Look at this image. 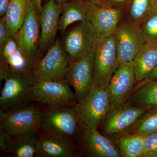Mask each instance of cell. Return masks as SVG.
<instances>
[{
	"instance_id": "1",
	"label": "cell",
	"mask_w": 157,
	"mask_h": 157,
	"mask_svg": "<svg viewBox=\"0 0 157 157\" xmlns=\"http://www.w3.org/2000/svg\"><path fill=\"white\" fill-rule=\"evenodd\" d=\"M75 106H41V130L80 155L78 144L81 129Z\"/></svg>"
},
{
	"instance_id": "2",
	"label": "cell",
	"mask_w": 157,
	"mask_h": 157,
	"mask_svg": "<svg viewBox=\"0 0 157 157\" xmlns=\"http://www.w3.org/2000/svg\"><path fill=\"white\" fill-rule=\"evenodd\" d=\"M36 75L18 73L9 68L0 73L5 80L0 96V111L7 112L25 107L33 102V88Z\"/></svg>"
},
{
	"instance_id": "3",
	"label": "cell",
	"mask_w": 157,
	"mask_h": 157,
	"mask_svg": "<svg viewBox=\"0 0 157 157\" xmlns=\"http://www.w3.org/2000/svg\"><path fill=\"white\" fill-rule=\"evenodd\" d=\"M33 101L42 107L74 106L77 104L74 91L65 80L44 75H36Z\"/></svg>"
},
{
	"instance_id": "4",
	"label": "cell",
	"mask_w": 157,
	"mask_h": 157,
	"mask_svg": "<svg viewBox=\"0 0 157 157\" xmlns=\"http://www.w3.org/2000/svg\"><path fill=\"white\" fill-rule=\"evenodd\" d=\"M119 64L115 35L98 37L94 48L92 86L107 88Z\"/></svg>"
},
{
	"instance_id": "5",
	"label": "cell",
	"mask_w": 157,
	"mask_h": 157,
	"mask_svg": "<svg viewBox=\"0 0 157 157\" xmlns=\"http://www.w3.org/2000/svg\"><path fill=\"white\" fill-rule=\"evenodd\" d=\"M42 112L41 106L34 102L15 110L0 111V127L13 137L38 134Z\"/></svg>"
},
{
	"instance_id": "6",
	"label": "cell",
	"mask_w": 157,
	"mask_h": 157,
	"mask_svg": "<svg viewBox=\"0 0 157 157\" xmlns=\"http://www.w3.org/2000/svg\"><path fill=\"white\" fill-rule=\"evenodd\" d=\"M110 108L108 90L92 86L84 99L75 106L78 118L89 126L98 128Z\"/></svg>"
},
{
	"instance_id": "7",
	"label": "cell",
	"mask_w": 157,
	"mask_h": 157,
	"mask_svg": "<svg viewBox=\"0 0 157 157\" xmlns=\"http://www.w3.org/2000/svg\"><path fill=\"white\" fill-rule=\"evenodd\" d=\"M81 134L78 144L80 155L91 157H122L117 145L98 128L89 126L79 120Z\"/></svg>"
},
{
	"instance_id": "8",
	"label": "cell",
	"mask_w": 157,
	"mask_h": 157,
	"mask_svg": "<svg viewBox=\"0 0 157 157\" xmlns=\"http://www.w3.org/2000/svg\"><path fill=\"white\" fill-rule=\"evenodd\" d=\"M40 36L39 15L32 0H28L25 19L14 36L21 49L35 67L40 59L38 51Z\"/></svg>"
},
{
	"instance_id": "9",
	"label": "cell",
	"mask_w": 157,
	"mask_h": 157,
	"mask_svg": "<svg viewBox=\"0 0 157 157\" xmlns=\"http://www.w3.org/2000/svg\"><path fill=\"white\" fill-rule=\"evenodd\" d=\"M146 110L127 102L110 107L98 129L103 135L115 137L126 132Z\"/></svg>"
},
{
	"instance_id": "10",
	"label": "cell",
	"mask_w": 157,
	"mask_h": 157,
	"mask_svg": "<svg viewBox=\"0 0 157 157\" xmlns=\"http://www.w3.org/2000/svg\"><path fill=\"white\" fill-rule=\"evenodd\" d=\"M94 48L78 58L71 61L65 81L72 86L77 103L81 102L93 84Z\"/></svg>"
},
{
	"instance_id": "11",
	"label": "cell",
	"mask_w": 157,
	"mask_h": 157,
	"mask_svg": "<svg viewBox=\"0 0 157 157\" xmlns=\"http://www.w3.org/2000/svg\"><path fill=\"white\" fill-rule=\"evenodd\" d=\"M114 35L120 63L133 62L146 43L140 26L128 18L121 20Z\"/></svg>"
},
{
	"instance_id": "12",
	"label": "cell",
	"mask_w": 157,
	"mask_h": 157,
	"mask_svg": "<svg viewBox=\"0 0 157 157\" xmlns=\"http://www.w3.org/2000/svg\"><path fill=\"white\" fill-rule=\"evenodd\" d=\"M125 11V9L113 7L107 3H90L87 20L92 25L97 36H111L115 34Z\"/></svg>"
},
{
	"instance_id": "13",
	"label": "cell",
	"mask_w": 157,
	"mask_h": 157,
	"mask_svg": "<svg viewBox=\"0 0 157 157\" xmlns=\"http://www.w3.org/2000/svg\"><path fill=\"white\" fill-rule=\"evenodd\" d=\"M97 38L91 24L87 20L81 21L67 34L64 48L71 60H73L94 49Z\"/></svg>"
},
{
	"instance_id": "14",
	"label": "cell",
	"mask_w": 157,
	"mask_h": 157,
	"mask_svg": "<svg viewBox=\"0 0 157 157\" xmlns=\"http://www.w3.org/2000/svg\"><path fill=\"white\" fill-rule=\"evenodd\" d=\"M135 82L132 62L120 63L107 87L110 107H116L126 102Z\"/></svg>"
},
{
	"instance_id": "15",
	"label": "cell",
	"mask_w": 157,
	"mask_h": 157,
	"mask_svg": "<svg viewBox=\"0 0 157 157\" xmlns=\"http://www.w3.org/2000/svg\"><path fill=\"white\" fill-rule=\"evenodd\" d=\"M71 61L61 43L57 40L37 63L33 72L36 75L51 76L65 80Z\"/></svg>"
},
{
	"instance_id": "16",
	"label": "cell",
	"mask_w": 157,
	"mask_h": 157,
	"mask_svg": "<svg viewBox=\"0 0 157 157\" xmlns=\"http://www.w3.org/2000/svg\"><path fill=\"white\" fill-rule=\"evenodd\" d=\"M62 11V4L54 0H48L42 7L39 14L40 26L39 47L42 50H45L54 43L59 29Z\"/></svg>"
},
{
	"instance_id": "17",
	"label": "cell",
	"mask_w": 157,
	"mask_h": 157,
	"mask_svg": "<svg viewBox=\"0 0 157 157\" xmlns=\"http://www.w3.org/2000/svg\"><path fill=\"white\" fill-rule=\"evenodd\" d=\"M1 60L10 69L18 73H34L35 66L21 49L14 36H11L1 48Z\"/></svg>"
},
{
	"instance_id": "18",
	"label": "cell",
	"mask_w": 157,
	"mask_h": 157,
	"mask_svg": "<svg viewBox=\"0 0 157 157\" xmlns=\"http://www.w3.org/2000/svg\"><path fill=\"white\" fill-rule=\"evenodd\" d=\"M80 155L48 133L41 131L38 135L36 157H76Z\"/></svg>"
},
{
	"instance_id": "19",
	"label": "cell",
	"mask_w": 157,
	"mask_h": 157,
	"mask_svg": "<svg viewBox=\"0 0 157 157\" xmlns=\"http://www.w3.org/2000/svg\"><path fill=\"white\" fill-rule=\"evenodd\" d=\"M137 83L126 102L147 110L157 107V81L146 78Z\"/></svg>"
},
{
	"instance_id": "20",
	"label": "cell",
	"mask_w": 157,
	"mask_h": 157,
	"mask_svg": "<svg viewBox=\"0 0 157 157\" xmlns=\"http://www.w3.org/2000/svg\"><path fill=\"white\" fill-rule=\"evenodd\" d=\"M132 63L136 82L147 78L157 65V44L145 43Z\"/></svg>"
},
{
	"instance_id": "21",
	"label": "cell",
	"mask_w": 157,
	"mask_h": 157,
	"mask_svg": "<svg viewBox=\"0 0 157 157\" xmlns=\"http://www.w3.org/2000/svg\"><path fill=\"white\" fill-rule=\"evenodd\" d=\"M90 5L87 0H69L62 4L63 11L59 20L61 31L64 32L73 23L87 20Z\"/></svg>"
},
{
	"instance_id": "22",
	"label": "cell",
	"mask_w": 157,
	"mask_h": 157,
	"mask_svg": "<svg viewBox=\"0 0 157 157\" xmlns=\"http://www.w3.org/2000/svg\"><path fill=\"white\" fill-rule=\"evenodd\" d=\"M146 135L122 133L114 137V142L122 156L140 157L143 154Z\"/></svg>"
},
{
	"instance_id": "23",
	"label": "cell",
	"mask_w": 157,
	"mask_h": 157,
	"mask_svg": "<svg viewBox=\"0 0 157 157\" xmlns=\"http://www.w3.org/2000/svg\"><path fill=\"white\" fill-rule=\"evenodd\" d=\"M38 134L12 136L7 155L11 157H36Z\"/></svg>"
},
{
	"instance_id": "24",
	"label": "cell",
	"mask_w": 157,
	"mask_h": 157,
	"mask_svg": "<svg viewBox=\"0 0 157 157\" xmlns=\"http://www.w3.org/2000/svg\"><path fill=\"white\" fill-rule=\"evenodd\" d=\"M28 0H10L5 14L9 34L14 36L21 26L26 15Z\"/></svg>"
},
{
	"instance_id": "25",
	"label": "cell",
	"mask_w": 157,
	"mask_h": 157,
	"mask_svg": "<svg viewBox=\"0 0 157 157\" xmlns=\"http://www.w3.org/2000/svg\"><path fill=\"white\" fill-rule=\"evenodd\" d=\"M156 132H157V107L147 109L132 126L123 133L148 135Z\"/></svg>"
},
{
	"instance_id": "26",
	"label": "cell",
	"mask_w": 157,
	"mask_h": 157,
	"mask_svg": "<svg viewBox=\"0 0 157 157\" xmlns=\"http://www.w3.org/2000/svg\"><path fill=\"white\" fill-rule=\"evenodd\" d=\"M153 9V0H131L126 11L128 19L140 25Z\"/></svg>"
},
{
	"instance_id": "27",
	"label": "cell",
	"mask_w": 157,
	"mask_h": 157,
	"mask_svg": "<svg viewBox=\"0 0 157 157\" xmlns=\"http://www.w3.org/2000/svg\"><path fill=\"white\" fill-rule=\"evenodd\" d=\"M145 42L157 44V10L153 9L139 25Z\"/></svg>"
},
{
	"instance_id": "28",
	"label": "cell",
	"mask_w": 157,
	"mask_h": 157,
	"mask_svg": "<svg viewBox=\"0 0 157 157\" xmlns=\"http://www.w3.org/2000/svg\"><path fill=\"white\" fill-rule=\"evenodd\" d=\"M141 157H157V132L145 136Z\"/></svg>"
},
{
	"instance_id": "29",
	"label": "cell",
	"mask_w": 157,
	"mask_h": 157,
	"mask_svg": "<svg viewBox=\"0 0 157 157\" xmlns=\"http://www.w3.org/2000/svg\"><path fill=\"white\" fill-rule=\"evenodd\" d=\"M12 137L0 127V149L4 154L7 155L8 150L11 144Z\"/></svg>"
},
{
	"instance_id": "30",
	"label": "cell",
	"mask_w": 157,
	"mask_h": 157,
	"mask_svg": "<svg viewBox=\"0 0 157 157\" xmlns=\"http://www.w3.org/2000/svg\"><path fill=\"white\" fill-rule=\"evenodd\" d=\"M11 36L9 34L5 16L1 17L0 19V47L2 48Z\"/></svg>"
},
{
	"instance_id": "31",
	"label": "cell",
	"mask_w": 157,
	"mask_h": 157,
	"mask_svg": "<svg viewBox=\"0 0 157 157\" xmlns=\"http://www.w3.org/2000/svg\"><path fill=\"white\" fill-rule=\"evenodd\" d=\"M131 1V0H108L107 3L113 7L123 8L126 10Z\"/></svg>"
},
{
	"instance_id": "32",
	"label": "cell",
	"mask_w": 157,
	"mask_h": 157,
	"mask_svg": "<svg viewBox=\"0 0 157 157\" xmlns=\"http://www.w3.org/2000/svg\"><path fill=\"white\" fill-rule=\"evenodd\" d=\"M10 0H0V16L2 17L6 14Z\"/></svg>"
},
{
	"instance_id": "33",
	"label": "cell",
	"mask_w": 157,
	"mask_h": 157,
	"mask_svg": "<svg viewBox=\"0 0 157 157\" xmlns=\"http://www.w3.org/2000/svg\"><path fill=\"white\" fill-rule=\"evenodd\" d=\"M35 9L38 14H39L42 11V0H32Z\"/></svg>"
},
{
	"instance_id": "34",
	"label": "cell",
	"mask_w": 157,
	"mask_h": 157,
	"mask_svg": "<svg viewBox=\"0 0 157 157\" xmlns=\"http://www.w3.org/2000/svg\"><path fill=\"white\" fill-rule=\"evenodd\" d=\"M147 78L150 80L157 81V65Z\"/></svg>"
},
{
	"instance_id": "35",
	"label": "cell",
	"mask_w": 157,
	"mask_h": 157,
	"mask_svg": "<svg viewBox=\"0 0 157 157\" xmlns=\"http://www.w3.org/2000/svg\"><path fill=\"white\" fill-rule=\"evenodd\" d=\"M90 4H98L107 3L108 0H87Z\"/></svg>"
},
{
	"instance_id": "36",
	"label": "cell",
	"mask_w": 157,
	"mask_h": 157,
	"mask_svg": "<svg viewBox=\"0 0 157 157\" xmlns=\"http://www.w3.org/2000/svg\"><path fill=\"white\" fill-rule=\"evenodd\" d=\"M48 1V0H46ZM54 1H56L58 2L61 3V4H63V3L65 2H67L69 0H54Z\"/></svg>"
},
{
	"instance_id": "37",
	"label": "cell",
	"mask_w": 157,
	"mask_h": 157,
	"mask_svg": "<svg viewBox=\"0 0 157 157\" xmlns=\"http://www.w3.org/2000/svg\"><path fill=\"white\" fill-rule=\"evenodd\" d=\"M153 8L157 10V0H153Z\"/></svg>"
}]
</instances>
